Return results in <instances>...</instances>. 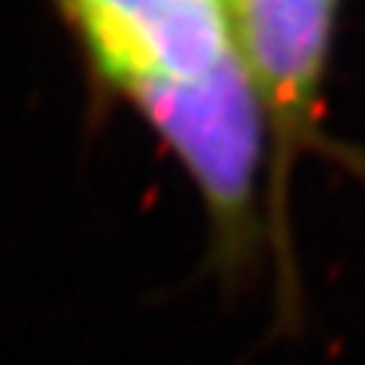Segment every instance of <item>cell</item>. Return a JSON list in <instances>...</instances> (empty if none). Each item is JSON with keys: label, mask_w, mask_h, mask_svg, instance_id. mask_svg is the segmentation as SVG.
<instances>
[{"label": "cell", "mask_w": 365, "mask_h": 365, "mask_svg": "<svg viewBox=\"0 0 365 365\" xmlns=\"http://www.w3.org/2000/svg\"><path fill=\"white\" fill-rule=\"evenodd\" d=\"M91 79L155 134L241 67L222 0H52Z\"/></svg>", "instance_id": "1"}, {"label": "cell", "mask_w": 365, "mask_h": 365, "mask_svg": "<svg viewBox=\"0 0 365 365\" xmlns=\"http://www.w3.org/2000/svg\"><path fill=\"white\" fill-rule=\"evenodd\" d=\"M235 52L253 83L268 128L265 225L280 287L295 299L289 268L292 165L319 134V101L332 58L341 0H222Z\"/></svg>", "instance_id": "2"}]
</instances>
